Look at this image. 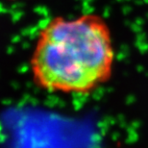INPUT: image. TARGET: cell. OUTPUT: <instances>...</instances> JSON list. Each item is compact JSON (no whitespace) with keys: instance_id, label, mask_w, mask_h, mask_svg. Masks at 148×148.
I'll list each match as a JSON object with an SVG mask.
<instances>
[{"instance_id":"cell-1","label":"cell","mask_w":148,"mask_h":148,"mask_svg":"<svg viewBox=\"0 0 148 148\" xmlns=\"http://www.w3.org/2000/svg\"><path fill=\"white\" fill-rule=\"evenodd\" d=\"M112 33L100 15L52 18L39 33L30 59L37 87L62 93H87L111 78Z\"/></svg>"}]
</instances>
